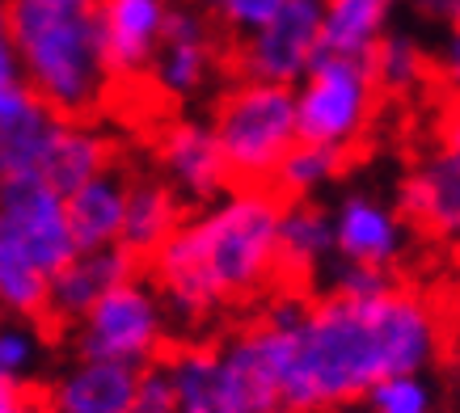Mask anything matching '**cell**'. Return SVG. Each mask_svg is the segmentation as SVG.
<instances>
[{"instance_id": "18", "label": "cell", "mask_w": 460, "mask_h": 413, "mask_svg": "<svg viewBox=\"0 0 460 413\" xmlns=\"http://www.w3.org/2000/svg\"><path fill=\"white\" fill-rule=\"evenodd\" d=\"M111 165H119V144L98 119H59L39 165V181H47L59 198H68L76 186L106 173Z\"/></svg>"}, {"instance_id": "4", "label": "cell", "mask_w": 460, "mask_h": 413, "mask_svg": "<svg viewBox=\"0 0 460 413\" xmlns=\"http://www.w3.org/2000/svg\"><path fill=\"white\" fill-rule=\"evenodd\" d=\"M208 127L220 144L233 186H270L279 161L292 152L296 101L288 84H266L233 76L211 101Z\"/></svg>"}, {"instance_id": "15", "label": "cell", "mask_w": 460, "mask_h": 413, "mask_svg": "<svg viewBox=\"0 0 460 413\" xmlns=\"http://www.w3.org/2000/svg\"><path fill=\"white\" fill-rule=\"evenodd\" d=\"M173 0H98L102 51L114 84H136L148 76L156 47L165 39Z\"/></svg>"}, {"instance_id": "1", "label": "cell", "mask_w": 460, "mask_h": 413, "mask_svg": "<svg viewBox=\"0 0 460 413\" xmlns=\"http://www.w3.org/2000/svg\"><path fill=\"white\" fill-rule=\"evenodd\" d=\"M258 317L279 330V409L342 413L389 375L431 372L447 342L439 303L402 283L372 300L275 287Z\"/></svg>"}, {"instance_id": "31", "label": "cell", "mask_w": 460, "mask_h": 413, "mask_svg": "<svg viewBox=\"0 0 460 413\" xmlns=\"http://www.w3.org/2000/svg\"><path fill=\"white\" fill-rule=\"evenodd\" d=\"M431 64H435V81L444 84V93L460 106V22L444 30V42L431 56Z\"/></svg>"}, {"instance_id": "23", "label": "cell", "mask_w": 460, "mask_h": 413, "mask_svg": "<svg viewBox=\"0 0 460 413\" xmlns=\"http://www.w3.org/2000/svg\"><path fill=\"white\" fill-rule=\"evenodd\" d=\"M367 64L380 97H414L435 81L431 51L410 30H385V39L367 51Z\"/></svg>"}, {"instance_id": "14", "label": "cell", "mask_w": 460, "mask_h": 413, "mask_svg": "<svg viewBox=\"0 0 460 413\" xmlns=\"http://www.w3.org/2000/svg\"><path fill=\"white\" fill-rule=\"evenodd\" d=\"M178 413H258L245 388L224 367L220 346L208 338H186L161 358Z\"/></svg>"}, {"instance_id": "32", "label": "cell", "mask_w": 460, "mask_h": 413, "mask_svg": "<svg viewBox=\"0 0 460 413\" xmlns=\"http://www.w3.org/2000/svg\"><path fill=\"white\" fill-rule=\"evenodd\" d=\"M402 4L427 30H447L460 22V0H402Z\"/></svg>"}, {"instance_id": "28", "label": "cell", "mask_w": 460, "mask_h": 413, "mask_svg": "<svg viewBox=\"0 0 460 413\" xmlns=\"http://www.w3.org/2000/svg\"><path fill=\"white\" fill-rule=\"evenodd\" d=\"M397 287V275L393 270H372V266H330V291L342 295V300H372V295H385V291Z\"/></svg>"}, {"instance_id": "3", "label": "cell", "mask_w": 460, "mask_h": 413, "mask_svg": "<svg viewBox=\"0 0 460 413\" xmlns=\"http://www.w3.org/2000/svg\"><path fill=\"white\" fill-rule=\"evenodd\" d=\"M4 13L30 97L59 119H98L114 93L98 0H4Z\"/></svg>"}, {"instance_id": "20", "label": "cell", "mask_w": 460, "mask_h": 413, "mask_svg": "<svg viewBox=\"0 0 460 413\" xmlns=\"http://www.w3.org/2000/svg\"><path fill=\"white\" fill-rule=\"evenodd\" d=\"M127 173L131 169L111 165L106 173L89 178L84 186L64 198L68 211V228L76 249H102L119 245V228H123V206H127Z\"/></svg>"}, {"instance_id": "35", "label": "cell", "mask_w": 460, "mask_h": 413, "mask_svg": "<svg viewBox=\"0 0 460 413\" xmlns=\"http://www.w3.org/2000/svg\"><path fill=\"white\" fill-rule=\"evenodd\" d=\"M199 4H203V0H199Z\"/></svg>"}, {"instance_id": "10", "label": "cell", "mask_w": 460, "mask_h": 413, "mask_svg": "<svg viewBox=\"0 0 460 413\" xmlns=\"http://www.w3.org/2000/svg\"><path fill=\"white\" fill-rule=\"evenodd\" d=\"M0 241L47 278L76 253L64 198L39 178L0 181Z\"/></svg>"}, {"instance_id": "17", "label": "cell", "mask_w": 460, "mask_h": 413, "mask_svg": "<svg viewBox=\"0 0 460 413\" xmlns=\"http://www.w3.org/2000/svg\"><path fill=\"white\" fill-rule=\"evenodd\" d=\"M338 262L334 253V220L330 203L321 198H296L279 211V283L300 287L325 275Z\"/></svg>"}, {"instance_id": "29", "label": "cell", "mask_w": 460, "mask_h": 413, "mask_svg": "<svg viewBox=\"0 0 460 413\" xmlns=\"http://www.w3.org/2000/svg\"><path fill=\"white\" fill-rule=\"evenodd\" d=\"M26 101H30V89H26V76H22V64H17L9 13H4V0H0V114H13Z\"/></svg>"}, {"instance_id": "13", "label": "cell", "mask_w": 460, "mask_h": 413, "mask_svg": "<svg viewBox=\"0 0 460 413\" xmlns=\"http://www.w3.org/2000/svg\"><path fill=\"white\" fill-rule=\"evenodd\" d=\"M144 266L119 245L102 249H76L68 262L59 266L51 283H47V308H42V325L56 333H64L72 321H81L93 303L106 295L111 287H119L123 278L140 275Z\"/></svg>"}, {"instance_id": "34", "label": "cell", "mask_w": 460, "mask_h": 413, "mask_svg": "<svg viewBox=\"0 0 460 413\" xmlns=\"http://www.w3.org/2000/svg\"><path fill=\"white\" fill-rule=\"evenodd\" d=\"M275 413H313V409H275Z\"/></svg>"}, {"instance_id": "26", "label": "cell", "mask_w": 460, "mask_h": 413, "mask_svg": "<svg viewBox=\"0 0 460 413\" xmlns=\"http://www.w3.org/2000/svg\"><path fill=\"white\" fill-rule=\"evenodd\" d=\"M367 413H439V397L427 372L414 375H389L380 384L367 388V397L359 400Z\"/></svg>"}, {"instance_id": "30", "label": "cell", "mask_w": 460, "mask_h": 413, "mask_svg": "<svg viewBox=\"0 0 460 413\" xmlns=\"http://www.w3.org/2000/svg\"><path fill=\"white\" fill-rule=\"evenodd\" d=\"M123 413H178V400H173V388H169V375L161 363L140 372L136 392L123 405Z\"/></svg>"}, {"instance_id": "5", "label": "cell", "mask_w": 460, "mask_h": 413, "mask_svg": "<svg viewBox=\"0 0 460 413\" xmlns=\"http://www.w3.org/2000/svg\"><path fill=\"white\" fill-rule=\"evenodd\" d=\"M296 136L305 144H321L334 152H355L367 144L376 114L385 106L367 56H334L321 51L313 68L292 84Z\"/></svg>"}, {"instance_id": "21", "label": "cell", "mask_w": 460, "mask_h": 413, "mask_svg": "<svg viewBox=\"0 0 460 413\" xmlns=\"http://www.w3.org/2000/svg\"><path fill=\"white\" fill-rule=\"evenodd\" d=\"M402 0H321V39L334 56H367L385 30H393V13Z\"/></svg>"}, {"instance_id": "24", "label": "cell", "mask_w": 460, "mask_h": 413, "mask_svg": "<svg viewBox=\"0 0 460 413\" xmlns=\"http://www.w3.org/2000/svg\"><path fill=\"white\" fill-rule=\"evenodd\" d=\"M350 169L347 152L334 148H321V144H305L296 139L292 152L279 161L275 178H270V190L279 194L283 203H296V198H321V194L338 186L342 173Z\"/></svg>"}, {"instance_id": "11", "label": "cell", "mask_w": 460, "mask_h": 413, "mask_svg": "<svg viewBox=\"0 0 460 413\" xmlns=\"http://www.w3.org/2000/svg\"><path fill=\"white\" fill-rule=\"evenodd\" d=\"M153 173L165 181L186 206H203L233 186L208 119H195V114H178V119H169V123L156 131Z\"/></svg>"}, {"instance_id": "2", "label": "cell", "mask_w": 460, "mask_h": 413, "mask_svg": "<svg viewBox=\"0 0 460 413\" xmlns=\"http://www.w3.org/2000/svg\"><path fill=\"white\" fill-rule=\"evenodd\" d=\"M279 211L283 198L270 186H228L186 211L178 233L144 262L173 333L203 338L220 317L279 287Z\"/></svg>"}, {"instance_id": "8", "label": "cell", "mask_w": 460, "mask_h": 413, "mask_svg": "<svg viewBox=\"0 0 460 413\" xmlns=\"http://www.w3.org/2000/svg\"><path fill=\"white\" fill-rule=\"evenodd\" d=\"M224 68H228V42L216 30L211 13L199 0H173L165 39L156 47L144 81L153 84L161 101L190 106L220 84Z\"/></svg>"}, {"instance_id": "27", "label": "cell", "mask_w": 460, "mask_h": 413, "mask_svg": "<svg viewBox=\"0 0 460 413\" xmlns=\"http://www.w3.org/2000/svg\"><path fill=\"white\" fill-rule=\"evenodd\" d=\"M283 4H288V0H203V9L211 13V22H216V30L224 34V42L250 39L253 30H262Z\"/></svg>"}, {"instance_id": "16", "label": "cell", "mask_w": 460, "mask_h": 413, "mask_svg": "<svg viewBox=\"0 0 460 413\" xmlns=\"http://www.w3.org/2000/svg\"><path fill=\"white\" fill-rule=\"evenodd\" d=\"M136 380L140 372L123 363L72 358L39 388V400L47 413H123L136 392Z\"/></svg>"}, {"instance_id": "25", "label": "cell", "mask_w": 460, "mask_h": 413, "mask_svg": "<svg viewBox=\"0 0 460 413\" xmlns=\"http://www.w3.org/2000/svg\"><path fill=\"white\" fill-rule=\"evenodd\" d=\"M56 333L42 321H22V317H0V372L26 388H39V375L47 367Z\"/></svg>"}, {"instance_id": "19", "label": "cell", "mask_w": 460, "mask_h": 413, "mask_svg": "<svg viewBox=\"0 0 460 413\" xmlns=\"http://www.w3.org/2000/svg\"><path fill=\"white\" fill-rule=\"evenodd\" d=\"M186 211L190 206L181 203L153 169L127 173V206H123V228H119V249H127L144 266L169 236L178 233Z\"/></svg>"}, {"instance_id": "12", "label": "cell", "mask_w": 460, "mask_h": 413, "mask_svg": "<svg viewBox=\"0 0 460 413\" xmlns=\"http://www.w3.org/2000/svg\"><path fill=\"white\" fill-rule=\"evenodd\" d=\"M330 220H334V253L342 266L397 270L414 241V228L405 224L397 203H385L372 190H347L338 203H330Z\"/></svg>"}, {"instance_id": "6", "label": "cell", "mask_w": 460, "mask_h": 413, "mask_svg": "<svg viewBox=\"0 0 460 413\" xmlns=\"http://www.w3.org/2000/svg\"><path fill=\"white\" fill-rule=\"evenodd\" d=\"M59 338L68 342L72 358L123 363V367H136V372L156 367L173 350V342H178L165 303H161L153 283L144 278V270L123 278L119 287H111Z\"/></svg>"}, {"instance_id": "9", "label": "cell", "mask_w": 460, "mask_h": 413, "mask_svg": "<svg viewBox=\"0 0 460 413\" xmlns=\"http://www.w3.org/2000/svg\"><path fill=\"white\" fill-rule=\"evenodd\" d=\"M325 51L321 39V0H288L279 13L250 39L228 42V68L245 81L288 84L292 89L313 59Z\"/></svg>"}, {"instance_id": "33", "label": "cell", "mask_w": 460, "mask_h": 413, "mask_svg": "<svg viewBox=\"0 0 460 413\" xmlns=\"http://www.w3.org/2000/svg\"><path fill=\"white\" fill-rule=\"evenodd\" d=\"M39 388H26L17 384V380H9V375L0 372V413H22L30 405V397H34Z\"/></svg>"}, {"instance_id": "22", "label": "cell", "mask_w": 460, "mask_h": 413, "mask_svg": "<svg viewBox=\"0 0 460 413\" xmlns=\"http://www.w3.org/2000/svg\"><path fill=\"white\" fill-rule=\"evenodd\" d=\"M59 114H51L42 101L30 97L13 114H0V181L39 178V165L47 156V144L56 136Z\"/></svg>"}, {"instance_id": "7", "label": "cell", "mask_w": 460, "mask_h": 413, "mask_svg": "<svg viewBox=\"0 0 460 413\" xmlns=\"http://www.w3.org/2000/svg\"><path fill=\"white\" fill-rule=\"evenodd\" d=\"M397 211L414 233L460 249V106L452 101L435 123L427 148L410 161L397 186Z\"/></svg>"}]
</instances>
